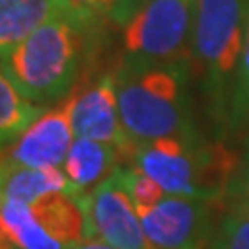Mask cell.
<instances>
[{
	"instance_id": "cell-5",
	"label": "cell",
	"mask_w": 249,
	"mask_h": 249,
	"mask_svg": "<svg viewBox=\"0 0 249 249\" xmlns=\"http://www.w3.org/2000/svg\"><path fill=\"white\" fill-rule=\"evenodd\" d=\"M81 193H52L36 201L2 199V249H73L89 241Z\"/></svg>"
},
{
	"instance_id": "cell-9",
	"label": "cell",
	"mask_w": 249,
	"mask_h": 249,
	"mask_svg": "<svg viewBox=\"0 0 249 249\" xmlns=\"http://www.w3.org/2000/svg\"><path fill=\"white\" fill-rule=\"evenodd\" d=\"M210 201L166 196L158 204L137 210L152 243L158 249H206L210 241Z\"/></svg>"
},
{
	"instance_id": "cell-4",
	"label": "cell",
	"mask_w": 249,
	"mask_h": 249,
	"mask_svg": "<svg viewBox=\"0 0 249 249\" xmlns=\"http://www.w3.org/2000/svg\"><path fill=\"white\" fill-rule=\"evenodd\" d=\"M249 0H196L191 58L214 121H227L243 52Z\"/></svg>"
},
{
	"instance_id": "cell-15",
	"label": "cell",
	"mask_w": 249,
	"mask_h": 249,
	"mask_svg": "<svg viewBox=\"0 0 249 249\" xmlns=\"http://www.w3.org/2000/svg\"><path fill=\"white\" fill-rule=\"evenodd\" d=\"M75 15L88 19L96 25H124L143 0H65Z\"/></svg>"
},
{
	"instance_id": "cell-12",
	"label": "cell",
	"mask_w": 249,
	"mask_h": 249,
	"mask_svg": "<svg viewBox=\"0 0 249 249\" xmlns=\"http://www.w3.org/2000/svg\"><path fill=\"white\" fill-rule=\"evenodd\" d=\"M121 150L110 143L93 142V139L75 137L65 164V173L73 183L77 193H83L89 187H98L106 181L121 162Z\"/></svg>"
},
{
	"instance_id": "cell-1",
	"label": "cell",
	"mask_w": 249,
	"mask_h": 249,
	"mask_svg": "<svg viewBox=\"0 0 249 249\" xmlns=\"http://www.w3.org/2000/svg\"><path fill=\"white\" fill-rule=\"evenodd\" d=\"M193 58L154 65H121L116 96L121 119L133 142L197 133L191 116Z\"/></svg>"
},
{
	"instance_id": "cell-7",
	"label": "cell",
	"mask_w": 249,
	"mask_h": 249,
	"mask_svg": "<svg viewBox=\"0 0 249 249\" xmlns=\"http://www.w3.org/2000/svg\"><path fill=\"white\" fill-rule=\"evenodd\" d=\"M79 197L88 216L89 239H102L114 249H158L147 237L119 168L91 193H81Z\"/></svg>"
},
{
	"instance_id": "cell-8",
	"label": "cell",
	"mask_w": 249,
	"mask_h": 249,
	"mask_svg": "<svg viewBox=\"0 0 249 249\" xmlns=\"http://www.w3.org/2000/svg\"><path fill=\"white\" fill-rule=\"evenodd\" d=\"M77 93H71L48 108L17 142L4 145L2 166L46 168L62 166L75 142L73 108Z\"/></svg>"
},
{
	"instance_id": "cell-10",
	"label": "cell",
	"mask_w": 249,
	"mask_h": 249,
	"mask_svg": "<svg viewBox=\"0 0 249 249\" xmlns=\"http://www.w3.org/2000/svg\"><path fill=\"white\" fill-rule=\"evenodd\" d=\"M73 129L77 137L110 143L129 156L135 142L129 137L121 119L116 75L106 73L85 91H77L73 108Z\"/></svg>"
},
{
	"instance_id": "cell-6",
	"label": "cell",
	"mask_w": 249,
	"mask_h": 249,
	"mask_svg": "<svg viewBox=\"0 0 249 249\" xmlns=\"http://www.w3.org/2000/svg\"><path fill=\"white\" fill-rule=\"evenodd\" d=\"M196 0H143L121 31V65H154L191 58Z\"/></svg>"
},
{
	"instance_id": "cell-17",
	"label": "cell",
	"mask_w": 249,
	"mask_h": 249,
	"mask_svg": "<svg viewBox=\"0 0 249 249\" xmlns=\"http://www.w3.org/2000/svg\"><path fill=\"white\" fill-rule=\"evenodd\" d=\"M249 123V17L245 27V40H243V52L239 60V73H237V85L235 96H232L231 112H229V124L235 131H243Z\"/></svg>"
},
{
	"instance_id": "cell-18",
	"label": "cell",
	"mask_w": 249,
	"mask_h": 249,
	"mask_svg": "<svg viewBox=\"0 0 249 249\" xmlns=\"http://www.w3.org/2000/svg\"><path fill=\"white\" fill-rule=\"evenodd\" d=\"M119 175L123 178V185H124V189H127L131 201H133L135 210L150 208L154 204H158V201L166 196V191L162 189L152 177H147L143 170H139L133 164L119 166Z\"/></svg>"
},
{
	"instance_id": "cell-14",
	"label": "cell",
	"mask_w": 249,
	"mask_h": 249,
	"mask_svg": "<svg viewBox=\"0 0 249 249\" xmlns=\"http://www.w3.org/2000/svg\"><path fill=\"white\" fill-rule=\"evenodd\" d=\"M48 110L42 104L31 102L17 89L4 73L0 75V142L4 145L15 143L40 116Z\"/></svg>"
},
{
	"instance_id": "cell-19",
	"label": "cell",
	"mask_w": 249,
	"mask_h": 249,
	"mask_svg": "<svg viewBox=\"0 0 249 249\" xmlns=\"http://www.w3.org/2000/svg\"><path fill=\"white\" fill-rule=\"evenodd\" d=\"M227 196L232 201H243L249 206V164L245 162V166H241L237 170V175L232 177V181L227 189Z\"/></svg>"
},
{
	"instance_id": "cell-21",
	"label": "cell",
	"mask_w": 249,
	"mask_h": 249,
	"mask_svg": "<svg viewBox=\"0 0 249 249\" xmlns=\"http://www.w3.org/2000/svg\"><path fill=\"white\" fill-rule=\"evenodd\" d=\"M243 131H245V142H243V158H245V162L249 164V123H247V127H245Z\"/></svg>"
},
{
	"instance_id": "cell-20",
	"label": "cell",
	"mask_w": 249,
	"mask_h": 249,
	"mask_svg": "<svg viewBox=\"0 0 249 249\" xmlns=\"http://www.w3.org/2000/svg\"><path fill=\"white\" fill-rule=\"evenodd\" d=\"M73 249H114V247H110L108 243H104L102 239H89V241H85V243L77 245V247H73Z\"/></svg>"
},
{
	"instance_id": "cell-11",
	"label": "cell",
	"mask_w": 249,
	"mask_h": 249,
	"mask_svg": "<svg viewBox=\"0 0 249 249\" xmlns=\"http://www.w3.org/2000/svg\"><path fill=\"white\" fill-rule=\"evenodd\" d=\"M65 15H75L65 0H0V56L6 58L36 29Z\"/></svg>"
},
{
	"instance_id": "cell-3",
	"label": "cell",
	"mask_w": 249,
	"mask_h": 249,
	"mask_svg": "<svg viewBox=\"0 0 249 249\" xmlns=\"http://www.w3.org/2000/svg\"><path fill=\"white\" fill-rule=\"evenodd\" d=\"M131 164L152 177L168 196L199 197L206 201L227 196L237 175L239 158L227 145L191 135H168L135 142L129 152Z\"/></svg>"
},
{
	"instance_id": "cell-13",
	"label": "cell",
	"mask_w": 249,
	"mask_h": 249,
	"mask_svg": "<svg viewBox=\"0 0 249 249\" xmlns=\"http://www.w3.org/2000/svg\"><path fill=\"white\" fill-rule=\"evenodd\" d=\"M52 193H77L65 168L2 166V199L36 201Z\"/></svg>"
},
{
	"instance_id": "cell-2",
	"label": "cell",
	"mask_w": 249,
	"mask_h": 249,
	"mask_svg": "<svg viewBox=\"0 0 249 249\" xmlns=\"http://www.w3.org/2000/svg\"><path fill=\"white\" fill-rule=\"evenodd\" d=\"M96 27L77 15L46 23L2 58V73L31 102L58 104L71 96Z\"/></svg>"
},
{
	"instance_id": "cell-16",
	"label": "cell",
	"mask_w": 249,
	"mask_h": 249,
	"mask_svg": "<svg viewBox=\"0 0 249 249\" xmlns=\"http://www.w3.org/2000/svg\"><path fill=\"white\" fill-rule=\"evenodd\" d=\"M212 249H249V206L231 201V210L212 235Z\"/></svg>"
}]
</instances>
